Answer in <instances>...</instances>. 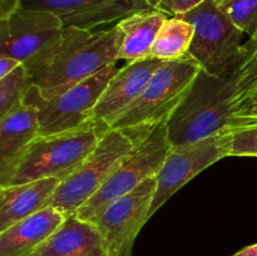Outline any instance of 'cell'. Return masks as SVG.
<instances>
[{
    "label": "cell",
    "instance_id": "obj_1",
    "mask_svg": "<svg viewBox=\"0 0 257 256\" xmlns=\"http://www.w3.org/2000/svg\"><path fill=\"white\" fill-rule=\"evenodd\" d=\"M118 55V32L64 28L59 45L45 59L27 68L32 84L44 99L114 65Z\"/></svg>",
    "mask_w": 257,
    "mask_h": 256
},
{
    "label": "cell",
    "instance_id": "obj_2",
    "mask_svg": "<svg viewBox=\"0 0 257 256\" xmlns=\"http://www.w3.org/2000/svg\"><path fill=\"white\" fill-rule=\"evenodd\" d=\"M236 95L237 72L228 78H217L201 69L190 92L167 120L171 146L198 142L232 127Z\"/></svg>",
    "mask_w": 257,
    "mask_h": 256
},
{
    "label": "cell",
    "instance_id": "obj_3",
    "mask_svg": "<svg viewBox=\"0 0 257 256\" xmlns=\"http://www.w3.org/2000/svg\"><path fill=\"white\" fill-rule=\"evenodd\" d=\"M200 70V64L190 54L163 62L140 97L118 115L109 128L123 131L140 143L158 124L168 120L190 92Z\"/></svg>",
    "mask_w": 257,
    "mask_h": 256
},
{
    "label": "cell",
    "instance_id": "obj_4",
    "mask_svg": "<svg viewBox=\"0 0 257 256\" xmlns=\"http://www.w3.org/2000/svg\"><path fill=\"white\" fill-rule=\"evenodd\" d=\"M108 130L90 120L74 130L39 136L15 166L7 186L40 178L65 180L84 162Z\"/></svg>",
    "mask_w": 257,
    "mask_h": 256
},
{
    "label": "cell",
    "instance_id": "obj_5",
    "mask_svg": "<svg viewBox=\"0 0 257 256\" xmlns=\"http://www.w3.org/2000/svg\"><path fill=\"white\" fill-rule=\"evenodd\" d=\"M193 25L188 54L201 69L217 78L235 74L245 58V33L225 14L213 0H205L186 14L180 15Z\"/></svg>",
    "mask_w": 257,
    "mask_h": 256
},
{
    "label": "cell",
    "instance_id": "obj_6",
    "mask_svg": "<svg viewBox=\"0 0 257 256\" xmlns=\"http://www.w3.org/2000/svg\"><path fill=\"white\" fill-rule=\"evenodd\" d=\"M137 145L125 132L109 128L84 162L60 182L50 206L67 217L75 215Z\"/></svg>",
    "mask_w": 257,
    "mask_h": 256
},
{
    "label": "cell",
    "instance_id": "obj_7",
    "mask_svg": "<svg viewBox=\"0 0 257 256\" xmlns=\"http://www.w3.org/2000/svg\"><path fill=\"white\" fill-rule=\"evenodd\" d=\"M172 146L168 138L166 120L158 124L133 148L132 152L118 165L107 182L75 212V215L93 222L109 203L133 191L148 178L157 176Z\"/></svg>",
    "mask_w": 257,
    "mask_h": 256
},
{
    "label": "cell",
    "instance_id": "obj_8",
    "mask_svg": "<svg viewBox=\"0 0 257 256\" xmlns=\"http://www.w3.org/2000/svg\"><path fill=\"white\" fill-rule=\"evenodd\" d=\"M117 70L115 64L110 65L49 99H44L32 85L24 103L38 109L40 136L65 132L90 122L98 99Z\"/></svg>",
    "mask_w": 257,
    "mask_h": 256
},
{
    "label": "cell",
    "instance_id": "obj_9",
    "mask_svg": "<svg viewBox=\"0 0 257 256\" xmlns=\"http://www.w3.org/2000/svg\"><path fill=\"white\" fill-rule=\"evenodd\" d=\"M63 30L57 15L22 8L10 19L0 22V54L17 58L30 68L59 45Z\"/></svg>",
    "mask_w": 257,
    "mask_h": 256
},
{
    "label": "cell",
    "instance_id": "obj_10",
    "mask_svg": "<svg viewBox=\"0 0 257 256\" xmlns=\"http://www.w3.org/2000/svg\"><path fill=\"white\" fill-rule=\"evenodd\" d=\"M231 153V132L218 135L190 145L172 147L157 175V188L150 210V218L188 181L213 163Z\"/></svg>",
    "mask_w": 257,
    "mask_h": 256
},
{
    "label": "cell",
    "instance_id": "obj_11",
    "mask_svg": "<svg viewBox=\"0 0 257 256\" xmlns=\"http://www.w3.org/2000/svg\"><path fill=\"white\" fill-rule=\"evenodd\" d=\"M157 188V176L107 206L93 221L112 256H132L133 245L145 223Z\"/></svg>",
    "mask_w": 257,
    "mask_h": 256
},
{
    "label": "cell",
    "instance_id": "obj_12",
    "mask_svg": "<svg viewBox=\"0 0 257 256\" xmlns=\"http://www.w3.org/2000/svg\"><path fill=\"white\" fill-rule=\"evenodd\" d=\"M23 8L49 12L64 28L83 30L117 24L133 13L150 9L141 0H23Z\"/></svg>",
    "mask_w": 257,
    "mask_h": 256
},
{
    "label": "cell",
    "instance_id": "obj_13",
    "mask_svg": "<svg viewBox=\"0 0 257 256\" xmlns=\"http://www.w3.org/2000/svg\"><path fill=\"white\" fill-rule=\"evenodd\" d=\"M162 63V60L151 57L148 59L127 63L123 68H118L117 73L113 75L98 99L93 112V122L109 128L118 115L122 114L140 97L153 73Z\"/></svg>",
    "mask_w": 257,
    "mask_h": 256
},
{
    "label": "cell",
    "instance_id": "obj_14",
    "mask_svg": "<svg viewBox=\"0 0 257 256\" xmlns=\"http://www.w3.org/2000/svg\"><path fill=\"white\" fill-rule=\"evenodd\" d=\"M29 256H112L104 237L93 222L68 216L62 225Z\"/></svg>",
    "mask_w": 257,
    "mask_h": 256
},
{
    "label": "cell",
    "instance_id": "obj_15",
    "mask_svg": "<svg viewBox=\"0 0 257 256\" xmlns=\"http://www.w3.org/2000/svg\"><path fill=\"white\" fill-rule=\"evenodd\" d=\"M38 109L23 104L0 119V186H7L15 166L40 136Z\"/></svg>",
    "mask_w": 257,
    "mask_h": 256
},
{
    "label": "cell",
    "instance_id": "obj_16",
    "mask_svg": "<svg viewBox=\"0 0 257 256\" xmlns=\"http://www.w3.org/2000/svg\"><path fill=\"white\" fill-rule=\"evenodd\" d=\"M62 180L40 178L20 185L0 186V232L48 207Z\"/></svg>",
    "mask_w": 257,
    "mask_h": 256
},
{
    "label": "cell",
    "instance_id": "obj_17",
    "mask_svg": "<svg viewBox=\"0 0 257 256\" xmlns=\"http://www.w3.org/2000/svg\"><path fill=\"white\" fill-rule=\"evenodd\" d=\"M67 218L53 206L18 221L0 232V256H29Z\"/></svg>",
    "mask_w": 257,
    "mask_h": 256
},
{
    "label": "cell",
    "instance_id": "obj_18",
    "mask_svg": "<svg viewBox=\"0 0 257 256\" xmlns=\"http://www.w3.org/2000/svg\"><path fill=\"white\" fill-rule=\"evenodd\" d=\"M168 15L158 9L133 13L115 24L118 32V55L127 63L152 57V47Z\"/></svg>",
    "mask_w": 257,
    "mask_h": 256
},
{
    "label": "cell",
    "instance_id": "obj_19",
    "mask_svg": "<svg viewBox=\"0 0 257 256\" xmlns=\"http://www.w3.org/2000/svg\"><path fill=\"white\" fill-rule=\"evenodd\" d=\"M193 38V25L182 17H168L152 47V57L168 62L186 57Z\"/></svg>",
    "mask_w": 257,
    "mask_h": 256
},
{
    "label": "cell",
    "instance_id": "obj_20",
    "mask_svg": "<svg viewBox=\"0 0 257 256\" xmlns=\"http://www.w3.org/2000/svg\"><path fill=\"white\" fill-rule=\"evenodd\" d=\"M32 85L29 72L24 64L0 79V119L24 104Z\"/></svg>",
    "mask_w": 257,
    "mask_h": 256
},
{
    "label": "cell",
    "instance_id": "obj_21",
    "mask_svg": "<svg viewBox=\"0 0 257 256\" xmlns=\"http://www.w3.org/2000/svg\"><path fill=\"white\" fill-rule=\"evenodd\" d=\"M243 33L250 38L257 35V0H213Z\"/></svg>",
    "mask_w": 257,
    "mask_h": 256
},
{
    "label": "cell",
    "instance_id": "obj_22",
    "mask_svg": "<svg viewBox=\"0 0 257 256\" xmlns=\"http://www.w3.org/2000/svg\"><path fill=\"white\" fill-rule=\"evenodd\" d=\"M231 132L230 156L257 157V122L228 128Z\"/></svg>",
    "mask_w": 257,
    "mask_h": 256
},
{
    "label": "cell",
    "instance_id": "obj_23",
    "mask_svg": "<svg viewBox=\"0 0 257 256\" xmlns=\"http://www.w3.org/2000/svg\"><path fill=\"white\" fill-rule=\"evenodd\" d=\"M233 107H235V122L232 127L248 120L257 119V79L236 95Z\"/></svg>",
    "mask_w": 257,
    "mask_h": 256
},
{
    "label": "cell",
    "instance_id": "obj_24",
    "mask_svg": "<svg viewBox=\"0 0 257 256\" xmlns=\"http://www.w3.org/2000/svg\"><path fill=\"white\" fill-rule=\"evenodd\" d=\"M245 48V58L237 70V94L257 79V35L250 38Z\"/></svg>",
    "mask_w": 257,
    "mask_h": 256
},
{
    "label": "cell",
    "instance_id": "obj_25",
    "mask_svg": "<svg viewBox=\"0 0 257 256\" xmlns=\"http://www.w3.org/2000/svg\"><path fill=\"white\" fill-rule=\"evenodd\" d=\"M205 0H162L158 10L170 17H180L192 10Z\"/></svg>",
    "mask_w": 257,
    "mask_h": 256
},
{
    "label": "cell",
    "instance_id": "obj_26",
    "mask_svg": "<svg viewBox=\"0 0 257 256\" xmlns=\"http://www.w3.org/2000/svg\"><path fill=\"white\" fill-rule=\"evenodd\" d=\"M23 8V0H0V22L8 20Z\"/></svg>",
    "mask_w": 257,
    "mask_h": 256
},
{
    "label": "cell",
    "instance_id": "obj_27",
    "mask_svg": "<svg viewBox=\"0 0 257 256\" xmlns=\"http://www.w3.org/2000/svg\"><path fill=\"white\" fill-rule=\"evenodd\" d=\"M22 64L23 63L20 60H18L17 58H13L10 55L0 54V79L4 78L5 75L9 74V73H12L13 70H15Z\"/></svg>",
    "mask_w": 257,
    "mask_h": 256
},
{
    "label": "cell",
    "instance_id": "obj_28",
    "mask_svg": "<svg viewBox=\"0 0 257 256\" xmlns=\"http://www.w3.org/2000/svg\"><path fill=\"white\" fill-rule=\"evenodd\" d=\"M232 256H257V243L241 248L240 251L233 253Z\"/></svg>",
    "mask_w": 257,
    "mask_h": 256
},
{
    "label": "cell",
    "instance_id": "obj_29",
    "mask_svg": "<svg viewBox=\"0 0 257 256\" xmlns=\"http://www.w3.org/2000/svg\"><path fill=\"white\" fill-rule=\"evenodd\" d=\"M141 2H143L146 5H148L150 8H152V9H158L161 5V3H162V0H141Z\"/></svg>",
    "mask_w": 257,
    "mask_h": 256
},
{
    "label": "cell",
    "instance_id": "obj_30",
    "mask_svg": "<svg viewBox=\"0 0 257 256\" xmlns=\"http://www.w3.org/2000/svg\"><path fill=\"white\" fill-rule=\"evenodd\" d=\"M253 122H257V119H252V120H248V122H245V123H241V124H246V123H253ZM240 125V124H237Z\"/></svg>",
    "mask_w": 257,
    "mask_h": 256
}]
</instances>
